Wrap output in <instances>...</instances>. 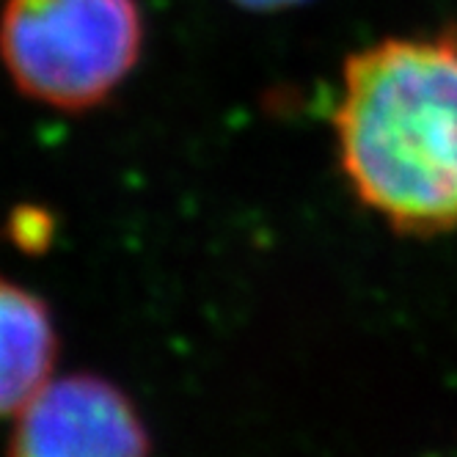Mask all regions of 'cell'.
I'll use <instances>...</instances> for the list:
<instances>
[{"label":"cell","mask_w":457,"mask_h":457,"mask_svg":"<svg viewBox=\"0 0 457 457\" xmlns=\"http://www.w3.org/2000/svg\"><path fill=\"white\" fill-rule=\"evenodd\" d=\"M342 174L403 235L457 228V34L380 39L347 58L334 113Z\"/></svg>","instance_id":"1"},{"label":"cell","mask_w":457,"mask_h":457,"mask_svg":"<svg viewBox=\"0 0 457 457\" xmlns=\"http://www.w3.org/2000/svg\"><path fill=\"white\" fill-rule=\"evenodd\" d=\"M144 50L138 0H6L0 61L14 88L61 113L100 108Z\"/></svg>","instance_id":"2"},{"label":"cell","mask_w":457,"mask_h":457,"mask_svg":"<svg viewBox=\"0 0 457 457\" xmlns=\"http://www.w3.org/2000/svg\"><path fill=\"white\" fill-rule=\"evenodd\" d=\"M12 421L6 457H152L133 400L91 372L53 378Z\"/></svg>","instance_id":"3"},{"label":"cell","mask_w":457,"mask_h":457,"mask_svg":"<svg viewBox=\"0 0 457 457\" xmlns=\"http://www.w3.org/2000/svg\"><path fill=\"white\" fill-rule=\"evenodd\" d=\"M58 331L42 295L0 273V421L55 378Z\"/></svg>","instance_id":"4"},{"label":"cell","mask_w":457,"mask_h":457,"mask_svg":"<svg viewBox=\"0 0 457 457\" xmlns=\"http://www.w3.org/2000/svg\"><path fill=\"white\" fill-rule=\"evenodd\" d=\"M6 237L28 256H42L55 240V218L47 207L20 204L6 218Z\"/></svg>","instance_id":"5"},{"label":"cell","mask_w":457,"mask_h":457,"mask_svg":"<svg viewBox=\"0 0 457 457\" xmlns=\"http://www.w3.org/2000/svg\"><path fill=\"white\" fill-rule=\"evenodd\" d=\"M240 4L248 9H284L292 4H301V0H240Z\"/></svg>","instance_id":"6"}]
</instances>
